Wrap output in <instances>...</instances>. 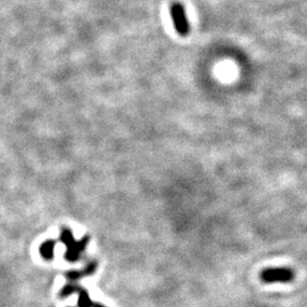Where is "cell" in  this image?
<instances>
[{"mask_svg": "<svg viewBox=\"0 0 307 307\" xmlns=\"http://www.w3.org/2000/svg\"><path fill=\"white\" fill-rule=\"evenodd\" d=\"M89 239H90L89 236H86L81 240L76 241L71 230L64 228L62 230V233H60V240H62L63 244L66 246V253H65L66 260L68 262L78 261L83 250L87 248Z\"/></svg>", "mask_w": 307, "mask_h": 307, "instance_id": "cell-1", "label": "cell"}, {"mask_svg": "<svg viewBox=\"0 0 307 307\" xmlns=\"http://www.w3.org/2000/svg\"><path fill=\"white\" fill-rule=\"evenodd\" d=\"M264 284H289L295 279V272L290 268H268L260 274Z\"/></svg>", "mask_w": 307, "mask_h": 307, "instance_id": "cell-2", "label": "cell"}, {"mask_svg": "<svg viewBox=\"0 0 307 307\" xmlns=\"http://www.w3.org/2000/svg\"><path fill=\"white\" fill-rule=\"evenodd\" d=\"M171 16L174 27L181 37H187L189 33V23L184 7L181 3H173L171 7Z\"/></svg>", "mask_w": 307, "mask_h": 307, "instance_id": "cell-3", "label": "cell"}, {"mask_svg": "<svg viewBox=\"0 0 307 307\" xmlns=\"http://www.w3.org/2000/svg\"><path fill=\"white\" fill-rule=\"evenodd\" d=\"M96 269H97V262L91 261V262H89L84 269H82V270H71V271H68L65 276L71 282H75L76 280H79V279H81V278L88 277V276H91V274H94L96 272Z\"/></svg>", "mask_w": 307, "mask_h": 307, "instance_id": "cell-4", "label": "cell"}, {"mask_svg": "<svg viewBox=\"0 0 307 307\" xmlns=\"http://www.w3.org/2000/svg\"><path fill=\"white\" fill-rule=\"evenodd\" d=\"M55 246H56L55 240L44 241L41 245V247H40V254H41V256L43 258H46V260H52L55 252Z\"/></svg>", "mask_w": 307, "mask_h": 307, "instance_id": "cell-5", "label": "cell"}, {"mask_svg": "<svg viewBox=\"0 0 307 307\" xmlns=\"http://www.w3.org/2000/svg\"><path fill=\"white\" fill-rule=\"evenodd\" d=\"M79 294V300H78V307H92L94 305V302L91 301L90 296H89V293L86 290V288H82L80 287L78 290Z\"/></svg>", "mask_w": 307, "mask_h": 307, "instance_id": "cell-6", "label": "cell"}, {"mask_svg": "<svg viewBox=\"0 0 307 307\" xmlns=\"http://www.w3.org/2000/svg\"><path fill=\"white\" fill-rule=\"evenodd\" d=\"M79 288H80V286H78V285L68 284V285H66V286H64V287H63L62 290H60V293H59V296H60V297H67V296H70V295H72V294L78 293Z\"/></svg>", "mask_w": 307, "mask_h": 307, "instance_id": "cell-7", "label": "cell"}, {"mask_svg": "<svg viewBox=\"0 0 307 307\" xmlns=\"http://www.w3.org/2000/svg\"><path fill=\"white\" fill-rule=\"evenodd\" d=\"M92 307H106V306L99 304V303H94V305H92Z\"/></svg>", "mask_w": 307, "mask_h": 307, "instance_id": "cell-8", "label": "cell"}, {"mask_svg": "<svg viewBox=\"0 0 307 307\" xmlns=\"http://www.w3.org/2000/svg\"><path fill=\"white\" fill-rule=\"evenodd\" d=\"M68 307H72V306H68Z\"/></svg>", "mask_w": 307, "mask_h": 307, "instance_id": "cell-9", "label": "cell"}]
</instances>
